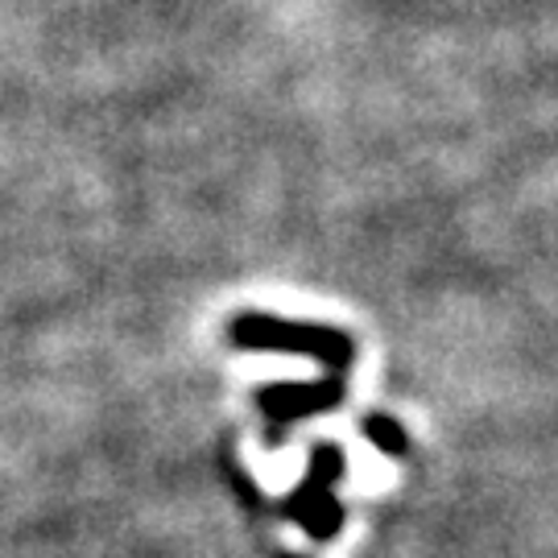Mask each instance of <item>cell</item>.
Here are the masks:
<instances>
[{"instance_id": "cell-2", "label": "cell", "mask_w": 558, "mask_h": 558, "mask_svg": "<svg viewBox=\"0 0 558 558\" xmlns=\"http://www.w3.org/2000/svg\"><path fill=\"white\" fill-rule=\"evenodd\" d=\"M281 558H302V555H281Z\"/></svg>"}, {"instance_id": "cell-1", "label": "cell", "mask_w": 558, "mask_h": 558, "mask_svg": "<svg viewBox=\"0 0 558 558\" xmlns=\"http://www.w3.org/2000/svg\"><path fill=\"white\" fill-rule=\"evenodd\" d=\"M364 435L377 442L385 456H401V451H405V435H401V426L398 422H389V418H380V414H373V418L364 422Z\"/></svg>"}]
</instances>
